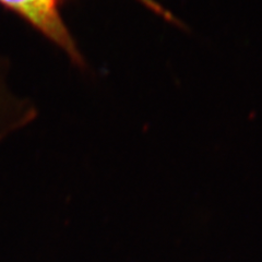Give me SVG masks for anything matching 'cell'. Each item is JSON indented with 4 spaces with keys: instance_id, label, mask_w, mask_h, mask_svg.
Here are the masks:
<instances>
[{
    "instance_id": "6da1fadb",
    "label": "cell",
    "mask_w": 262,
    "mask_h": 262,
    "mask_svg": "<svg viewBox=\"0 0 262 262\" xmlns=\"http://www.w3.org/2000/svg\"><path fill=\"white\" fill-rule=\"evenodd\" d=\"M72 0H0V8L15 14L52 44L72 63L84 67L85 60L66 24L62 10Z\"/></svg>"
},
{
    "instance_id": "7a4b0ae2",
    "label": "cell",
    "mask_w": 262,
    "mask_h": 262,
    "mask_svg": "<svg viewBox=\"0 0 262 262\" xmlns=\"http://www.w3.org/2000/svg\"><path fill=\"white\" fill-rule=\"evenodd\" d=\"M34 110L7 92L0 81V139L26 126L34 117Z\"/></svg>"
}]
</instances>
